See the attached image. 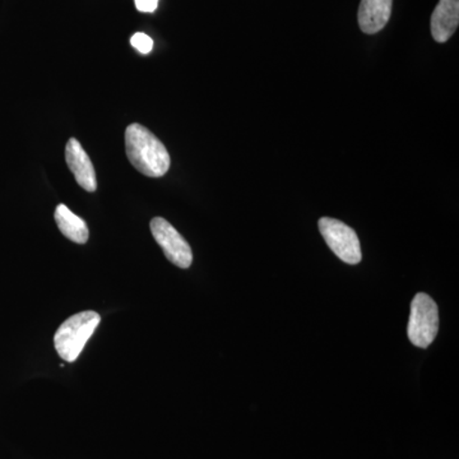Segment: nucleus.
I'll list each match as a JSON object with an SVG mask.
<instances>
[{"label": "nucleus", "instance_id": "nucleus-10", "mask_svg": "<svg viewBox=\"0 0 459 459\" xmlns=\"http://www.w3.org/2000/svg\"><path fill=\"white\" fill-rule=\"evenodd\" d=\"M131 44L141 54H150L153 49V40L146 33L138 32L133 35Z\"/></svg>", "mask_w": 459, "mask_h": 459}, {"label": "nucleus", "instance_id": "nucleus-2", "mask_svg": "<svg viewBox=\"0 0 459 459\" xmlns=\"http://www.w3.org/2000/svg\"><path fill=\"white\" fill-rule=\"evenodd\" d=\"M100 322L101 316L92 310L74 314L66 319L54 336V344L60 358L66 362L77 360Z\"/></svg>", "mask_w": 459, "mask_h": 459}, {"label": "nucleus", "instance_id": "nucleus-11", "mask_svg": "<svg viewBox=\"0 0 459 459\" xmlns=\"http://www.w3.org/2000/svg\"><path fill=\"white\" fill-rule=\"evenodd\" d=\"M135 7L144 13H153L159 5V0H134Z\"/></svg>", "mask_w": 459, "mask_h": 459}, {"label": "nucleus", "instance_id": "nucleus-3", "mask_svg": "<svg viewBox=\"0 0 459 459\" xmlns=\"http://www.w3.org/2000/svg\"><path fill=\"white\" fill-rule=\"evenodd\" d=\"M439 331V310L430 296L419 292L411 303L407 336L413 346L428 349Z\"/></svg>", "mask_w": 459, "mask_h": 459}, {"label": "nucleus", "instance_id": "nucleus-6", "mask_svg": "<svg viewBox=\"0 0 459 459\" xmlns=\"http://www.w3.org/2000/svg\"><path fill=\"white\" fill-rule=\"evenodd\" d=\"M65 160L69 170L72 171L80 186H82L86 192H95L98 189L95 168H93L86 151L74 138H71L66 143Z\"/></svg>", "mask_w": 459, "mask_h": 459}, {"label": "nucleus", "instance_id": "nucleus-8", "mask_svg": "<svg viewBox=\"0 0 459 459\" xmlns=\"http://www.w3.org/2000/svg\"><path fill=\"white\" fill-rule=\"evenodd\" d=\"M394 0H361L359 8V26L368 35L382 31L388 23Z\"/></svg>", "mask_w": 459, "mask_h": 459}, {"label": "nucleus", "instance_id": "nucleus-1", "mask_svg": "<svg viewBox=\"0 0 459 459\" xmlns=\"http://www.w3.org/2000/svg\"><path fill=\"white\" fill-rule=\"evenodd\" d=\"M126 151L135 170L148 178L164 177L170 169V155L164 143L141 124L126 128Z\"/></svg>", "mask_w": 459, "mask_h": 459}, {"label": "nucleus", "instance_id": "nucleus-9", "mask_svg": "<svg viewBox=\"0 0 459 459\" xmlns=\"http://www.w3.org/2000/svg\"><path fill=\"white\" fill-rule=\"evenodd\" d=\"M56 221L60 232L69 240L77 244H86L90 232L87 223L72 212L65 204H59L56 210Z\"/></svg>", "mask_w": 459, "mask_h": 459}, {"label": "nucleus", "instance_id": "nucleus-7", "mask_svg": "<svg viewBox=\"0 0 459 459\" xmlns=\"http://www.w3.org/2000/svg\"><path fill=\"white\" fill-rule=\"evenodd\" d=\"M459 25V0H439L431 16V35L437 42H446Z\"/></svg>", "mask_w": 459, "mask_h": 459}, {"label": "nucleus", "instance_id": "nucleus-5", "mask_svg": "<svg viewBox=\"0 0 459 459\" xmlns=\"http://www.w3.org/2000/svg\"><path fill=\"white\" fill-rule=\"evenodd\" d=\"M150 226L151 232L156 243L164 250L166 258L183 270L189 268L193 262L192 247L177 229L162 217H155Z\"/></svg>", "mask_w": 459, "mask_h": 459}, {"label": "nucleus", "instance_id": "nucleus-4", "mask_svg": "<svg viewBox=\"0 0 459 459\" xmlns=\"http://www.w3.org/2000/svg\"><path fill=\"white\" fill-rule=\"evenodd\" d=\"M319 231L329 249L347 264H358L361 262V247L355 230L346 223L323 217L319 220Z\"/></svg>", "mask_w": 459, "mask_h": 459}]
</instances>
